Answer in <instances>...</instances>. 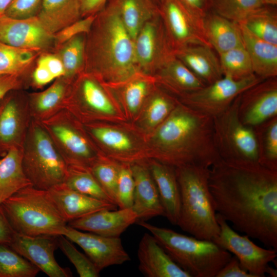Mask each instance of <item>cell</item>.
<instances>
[{"label":"cell","mask_w":277,"mask_h":277,"mask_svg":"<svg viewBox=\"0 0 277 277\" xmlns=\"http://www.w3.org/2000/svg\"><path fill=\"white\" fill-rule=\"evenodd\" d=\"M208 183L216 213L277 250V171L221 159L210 168Z\"/></svg>","instance_id":"6da1fadb"},{"label":"cell","mask_w":277,"mask_h":277,"mask_svg":"<svg viewBox=\"0 0 277 277\" xmlns=\"http://www.w3.org/2000/svg\"><path fill=\"white\" fill-rule=\"evenodd\" d=\"M153 141L163 163L210 168L221 160L213 137V117L177 103L156 128Z\"/></svg>","instance_id":"7a4b0ae2"},{"label":"cell","mask_w":277,"mask_h":277,"mask_svg":"<svg viewBox=\"0 0 277 277\" xmlns=\"http://www.w3.org/2000/svg\"><path fill=\"white\" fill-rule=\"evenodd\" d=\"M86 37L84 66L112 83H122L140 73L134 40L115 9L107 3L95 15Z\"/></svg>","instance_id":"3957f363"},{"label":"cell","mask_w":277,"mask_h":277,"mask_svg":"<svg viewBox=\"0 0 277 277\" xmlns=\"http://www.w3.org/2000/svg\"><path fill=\"white\" fill-rule=\"evenodd\" d=\"M175 168L181 195V212L177 224L196 238L212 240L220 226L208 179L210 168L187 165Z\"/></svg>","instance_id":"277c9868"},{"label":"cell","mask_w":277,"mask_h":277,"mask_svg":"<svg viewBox=\"0 0 277 277\" xmlns=\"http://www.w3.org/2000/svg\"><path fill=\"white\" fill-rule=\"evenodd\" d=\"M0 208L17 233L59 236L63 235L67 225L48 191L31 185L4 201Z\"/></svg>","instance_id":"5b68a950"},{"label":"cell","mask_w":277,"mask_h":277,"mask_svg":"<svg viewBox=\"0 0 277 277\" xmlns=\"http://www.w3.org/2000/svg\"><path fill=\"white\" fill-rule=\"evenodd\" d=\"M137 224L147 230L191 277H215L232 257L231 253L211 240L182 234L146 221Z\"/></svg>","instance_id":"8992f818"},{"label":"cell","mask_w":277,"mask_h":277,"mask_svg":"<svg viewBox=\"0 0 277 277\" xmlns=\"http://www.w3.org/2000/svg\"><path fill=\"white\" fill-rule=\"evenodd\" d=\"M22 165L31 185L44 190L63 183L68 168L50 136L37 126L32 128L29 135Z\"/></svg>","instance_id":"52a82bcc"},{"label":"cell","mask_w":277,"mask_h":277,"mask_svg":"<svg viewBox=\"0 0 277 277\" xmlns=\"http://www.w3.org/2000/svg\"><path fill=\"white\" fill-rule=\"evenodd\" d=\"M239 95L223 113L213 117V137L221 160L239 164L258 163L254 129L244 124L238 115Z\"/></svg>","instance_id":"ba28073f"},{"label":"cell","mask_w":277,"mask_h":277,"mask_svg":"<svg viewBox=\"0 0 277 277\" xmlns=\"http://www.w3.org/2000/svg\"><path fill=\"white\" fill-rule=\"evenodd\" d=\"M134 48L137 69L145 75H155L175 56V50L160 14L143 25L134 40Z\"/></svg>","instance_id":"9c48e42d"},{"label":"cell","mask_w":277,"mask_h":277,"mask_svg":"<svg viewBox=\"0 0 277 277\" xmlns=\"http://www.w3.org/2000/svg\"><path fill=\"white\" fill-rule=\"evenodd\" d=\"M262 80L255 74L240 80L223 76L198 90L181 96L182 103L213 117L225 111L243 91Z\"/></svg>","instance_id":"30bf717a"},{"label":"cell","mask_w":277,"mask_h":277,"mask_svg":"<svg viewBox=\"0 0 277 277\" xmlns=\"http://www.w3.org/2000/svg\"><path fill=\"white\" fill-rule=\"evenodd\" d=\"M220 226L219 234L212 241L219 246L233 253L241 266L253 277H264L269 263L277 257V250L261 247L249 239L232 229L228 222L216 213Z\"/></svg>","instance_id":"8fae6325"},{"label":"cell","mask_w":277,"mask_h":277,"mask_svg":"<svg viewBox=\"0 0 277 277\" xmlns=\"http://www.w3.org/2000/svg\"><path fill=\"white\" fill-rule=\"evenodd\" d=\"M159 7L160 15L175 50L192 45L210 46L205 36L203 19L180 0H163Z\"/></svg>","instance_id":"7c38bea8"},{"label":"cell","mask_w":277,"mask_h":277,"mask_svg":"<svg viewBox=\"0 0 277 277\" xmlns=\"http://www.w3.org/2000/svg\"><path fill=\"white\" fill-rule=\"evenodd\" d=\"M238 115L253 128L277 116V77L263 80L241 93Z\"/></svg>","instance_id":"4fadbf2b"},{"label":"cell","mask_w":277,"mask_h":277,"mask_svg":"<svg viewBox=\"0 0 277 277\" xmlns=\"http://www.w3.org/2000/svg\"><path fill=\"white\" fill-rule=\"evenodd\" d=\"M63 235L78 245L100 272L109 266L121 265L130 260L120 237L84 232L68 224Z\"/></svg>","instance_id":"5bb4252c"},{"label":"cell","mask_w":277,"mask_h":277,"mask_svg":"<svg viewBox=\"0 0 277 277\" xmlns=\"http://www.w3.org/2000/svg\"><path fill=\"white\" fill-rule=\"evenodd\" d=\"M57 236H31L14 232L8 246L49 277H69L70 271L62 267L54 258L58 246Z\"/></svg>","instance_id":"9a60e30c"},{"label":"cell","mask_w":277,"mask_h":277,"mask_svg":"<svg viewBox=\"0 0 277 277\" xmlns=\"http://www.w3.org/2000/svg\"><path fill=\"white\" fill-rule=\"evenodd\" d=\"M0 42L23 49L38 50L50 47L54 36L48 31L36 16L25 19L0 16Z\"/></svg>","instance_id":"2e32d148"},{"label":"cell","mask_w":277,"mask_h":277,"mask_svg":"<svg viewBox=\"0 0 277 277\" xmlns=\"http://www.w3.org/2000/svg\"><path fill=\"white\" fill-rule=\"evenodd\" d=\"M138 215L131 208L101 210L68 222L70 226L102 236L118 238L130 225L137 223Z\"/></svg>","instance_id":"e0dca14e"},{"label":"cell","mask_w":277,"mask_h":277,"mask_svg":"<svg viewBox=\"0 0 277 277\" xmlns=\"http://www.w3.org/2000/svg\"><path fill=\"white\" fill-rule=\"evenodd\" d=\"M140 271L147 277H191L165 251L151 233H145L137 249Z\"/></svg>","instance_id":"ac0fdd59"},{"label":"cell","mask_w":277,"mask_h":277,"mask_svg":"<svg viewBox=\"0 0 277 277\" xmlns=\"http://www.w3.org/2000/svg\"><path fill=\"white\" fill-rule=\"evenodd\" d=\"M62 216L67 222L94 212L117 209L116 204L75 191L64 183L48 190Z\"/></svg>","instance_id":"d6986e66"},{"label":"cell","mask_w":277,"mask_h":277,"mask_svg":"<svg viewBox=\"0 0 277 277\" xmlns=\"http://www.w3.org/2000/svg\"><path fill=\"white\" fill-rule=\"evenodd\" d=\"M130 166L134 181V195L131 208L138 215L137 222L164 216L158 190L149 167L140 164Z\"/></svg>","instance_id":"ffe728a7"},{"label":"cell","mask_w":277,"mask_h":277,"mask_svg":"<svg viewBox=\"0 0 277 277\" xmlns=\"http://www.w3.org/2000/svg\"><path fill=\"white\" fill-rule=\"evenodd\" d=\"M156 186L164 216L173 225H177L181 212V195L175 168L157 162L148 167Z\"/></svg>","instance_id":"44dd1931"},{"label":"cell","mask_w":277,"mask_h":277,"mask_svg":"<svg viewBox=\"0 0 277 277\" xmlns=\"http://www.w3.org/2000/svg\"><path fill=\"white\" fill-rule=\"evenodd\" d=\"M206 45H192L175 50V56L206 85L223 76L219 58Z\"/></svg>","instance_id":"7402d4cb"},{"label":"cell","mask_w":277,"mask_h":277,"mask_svg":"<svg viewBox=\"0 0 277 277\" xmlns=\"http://www.w3.org/2000/svg\"><path fill=\"white\" fill-rule=\"evenodd\" d=\"M203 25L207 41L219 54L244 45L237 23L211 10L203 17Z\"/></svg>","instance_id":"603a6c76"},{"label":"cell","mask_w":277,"mask_h":277,"mask_svg":"<svg viewBox=\"0 0 277 277\" xmlns=\"http://www.w3.org/2000/svg\"><path fill=\"white\" fill-rule=\"evenodd\" d=\"M239 24L254 73L263 80L277 77V45L257 37Z\"/></svg>","instance_id":"cb8c5ba5"},{"label":"cell","mask_w":277,"mask_h":277,"mask_svg":"<svg viewBox=\"0 0 277 277\" xmlns=\"http://www.w3.org/2000/svg\"><path fill=\"white\" fill-rule=\"evenodd\" d=\"M36 16L54 35L82 18L80 0H43Z\"/></svg>","instance_id":"d4e9b609"},{"label":"cell","mask_w":277,"mask_h":277,"mask_svg":"<svg viewBox=\"0 0 277 277\" xmlns=\"http://www.w3.org/2000/svg\"><path fill=\"white\" fill-rule=\"evenodd\" d=\"M107 3L115 9L133 40L147 22L160 14L154 0H108Z\"/></svg>","instance_id":"484cf974"},{"label":"cell","mask_w":277,"mask_h":277,"mask_svg":"<svg viewBox=\"0 0 277 277\" xmlns=\"http://www.w3.org/2000/svg\"><path fill=\"white\" fill-rule=\"evenodd\" d=\"M22 157L23 153L13 146L0 159V204L19 190L31 185L24 172Z\"/></svg>","instance_id":"4316f807"},{"label":"cell","mask_w":277,"mask_h":277,"mask_svg":"<svg viewBox=\"0 0 277 277\" xmlns=\"http://www.w3.org/2000/svg\"><path fill=\"white\" fill-rule=\"evenodd\" d=\"M155 75L162 84L181 96L194 92L206 85L175 56Z\"/></svg>","instance_id":"83f0119b"},{"label":"cell","mask_w":277,"mask_h":277,"mask_svg":"<svg viewBox=\"0 0 277 277\" xmlns=\"http://www.w3.org/2000/svg\"><path fill=\"white\" fill-rule=\"evenodd\" d=\"M276 6L263 5L249 14L242 22L257 37L277 45Z\"/></svg>","instance_id":"f1b7e54d"},{"label":"cell","mask_w":277,"mask_h":277,"mask_svg":"<svg viewBox=\"0 0 277 277\" xmlns=\"http://www.w3.org/2000/svg\"><path fill=\"white\" fill-rule=\"evenodd\" d=\"M253 128L258 144V163L277 171V116Z\"/></svg>","instance_id":"f546056e"},{"label":"cell","mask_w":277,"mask_h":277,"mask_svg":"<svg viewBox=\"0 0 277 277\" xmlns=\"http://www.w3.org/2000/svg\"><path fill=\"white\" fill-rule=\"evenodd\" d=\"M63 183L79 193L116 204L98 182L90 168L75 165H68Z\"/></svg>","instance_id":"4dcf8cb0"},{"label":"cell","mask_w":277,"mask_h":277,"mask_svg":"<svg viewBox=\"0 0 277 277\" xmlns=\"http://www.w3.org/2000/svg\"><path fill=\"white\" fill-rule=\"evenodd\" d=\"M51 128L57 141L72 157L78 161H87L92 157L87 142L72 127L60 123L53 125Z\"/></svg>","instance_id":"1f68e13d"},{"label":"cell","mask_w":277,"mask_h":277,"mask_svg":"<svg viewBox=\"0 0 277 277\" xmlns=\"http://www.w3.org/2000/svg\"><path fill=\"white\" fill-rule=\"evenodd\" d=\"M223 76L240 80L254 74L251 61L244 45L219 54Z\"/></svg>","instance_id":"d6a6232c"},{"label":"cell","mask_w":277,"mask_h":277,"mask_svg":"<svg viewBox=\"0 0 277 277\" xmlns=\"http://www.w3.org/2000/svg\"><path fill=\"white\" fill-rule=\"evenodd\" d=\"M39 271L8 245L0 244V277H34Z\"/></svg>","instance_id":"836d02e7"},{"label":"cell","mask_w":277,"mask_h":277,"mask_svg":"<svg viewBox=\"0 0 277 277\" xmlns=\"http://www.w3.org/2000/svg\"><path fill=\"white\" fill-rule=\"evenodd\" d=\"M35 51L13 47L0 42V75L16 76L31 63Z\"/></svg>","instance_id":"e575fe53"},{"label":"cell","mask_w":277,"mask_h":277,"mask_svg":"<svg viewBox=\"0 0 277 277\" xmlns=\"http://www.w3.org/2000/svg\"><path fill=\"white\" fill-rule=\"evenodd\" d=\"M21 116L15 101L10 100L3 105L0 112V145L13 147L21 130Z\"/></svg>","instance_id":"d590c367"},{"label":"cell","mask_w":277,"mask_h":277,"mask_svg":"<svg viewBox=\"0 0 277 277\" xmlns=\"http://www.w3.org/2000/svg\"><path fill=\"white\" fill-rule=\"evenodd\" d=\"M263 5L262 0H212L211 11L240 23Z\"/></svg>","instance_id":"8d00e7d4"},{"label":"cell","mask_w":277,"mask_h":277,"mask_svg":"<svg viewBox=\"0 0 277 277\" xmlns=\"http://www.w3.org/2000/svg\"><path fill=\"white\" fill-rule=\"evenodd\" d=\"M81 94L86 105L100 113L113 115L115 109L103 89L94 80L86 77L81 84Z\"/></svg>","instance_id":"74e56055"},{"label":"cell","mask_w":277,"mask_h":277,"mask_svg":"<svg viewBox=\"0 0 277 277\" xmlns=\"http://www.w3.org/2000/svg\"><path fill=\"white\" fill-rule=\"evenodd\" d=\"M86 34L76 35L65 42L60 53L66 76H71L84 67Z\"/></svg>","instance_id":"f35d334b"},{"label":"cell","mask_w":277,"mask_h":277,"mask_svg":"<svg viewBox=\"0 0 277 277\" xmlns=\"http://www.w3.org/2000/svg\"><path fill=\"white\" fill-rule=\"evenodd\" d=\"M163 91H157L149 100L144 114L146 124L152 128L158 127L170 114L177 103Z\"/></svg>","instance_id":"ab89813d"},{"label":"cell","mask_w":277,"mask_h":277,"mask_svg":"<svg viewBox=\"0 0 277 277\" xmlns=\"http://www.w3.org/2000/svg\"><path fill=\"white\" fill-rule=\"evenodd\" d=\"M58 246L73 265L80 277H98L100 271L90 259L79 251L64 235L57 236Z\"/></svg>","instance_id":"60d3db41"},{"label":"cell","mask_w":277,"mask_h":277,"mask_svg":"<svg viewBox=\"0 0 277 277\" xmlns=\"http://www.w3.org/2000/svg\"><path fill=\"white\" fill-rule=\"evenodd\" d=\"M137 74L125 82L123 91L125 104L132 113H136L140 109L150 88L149 81L140 76L136 77Z\"/></svg>","instance_id":"b9f144b4"},{"label":"cell","mask_w":277,"mask_h":277,"mask_svg":"<svg viewBox=\"0 0 277 277\" xmlns=\"http://www.w3.org/2000/svg\"><path fill=\"white\" fill-rule=\"evenodd\" d=\"M120 166L109 162H98L90 170L98 182L116 203V190Z\"/></svg>","instance_id":"7bdbcfd3"},{"label":"cell","mask_w":277,"mask_h":277,"mask_svg":"<svg viewBox=\"0 0 277 277\" xmlns=\"http://www.w3.org/2000/svg\"><path fill=\"white\" fill-rule=\"evenodd\" d=\"M134 195V181L131 166H120L116 190V203L120 209L132 208Z\"/></svg>","instance_id":"ee69618b"},{"label":"cell","mask_w":277,"mask_h":277,"mask_svg":"<svg viewBox=\"0 0 277 277\" xmlns=\"http://www.w3.org/2000/svg\"><path fill=\"white\" fill-rule=\"evenodd\" d=\"M91 132L101 143L113 150L126 151L132 148V142L130 137L118 130L97 127L92 129Z\"/></svg>","instance_id":"f6af8a7d"},{"label":"cell","mask_w":277,"mask_h":277,"mask_svg":"<svg viewBox=\"0 0 277 277\" xmlns=\"http://www.w3.org/2000/svg\"><path fill=\"white\" fill-rule=\"evenodd\" d=\"M65 90L63 83L57 82L53 84L37 96L35 102L36 110L44 113L53 109L62 99Z\"/></svg>","instance_id":"bcb514c9"},{"label":"cell","mask_w":277,"mask_h":277,"mask_svg":"<svg viewBox=\"0 0 277 277\" xmlns=\"http://www.w3.org/2000/svg\"><path fill=\"white\" fill-rule=\"evenodd\" d=\"M43 0H13L4 14L17 19H25L36 16Z\"/></svg>","instance_id":"7dc6e473"},{"label":"cell","mask_w":277,"mask_h":277,"mask_svg":"<svg viewBox=\"0 0 277 277\" xmlns=\"http://www.w3.org/2000/svg\"><path fill=\"white\" fill-rule=\"evenodd\" d=\"M96 15L82 17L55 33L54 42L64 44L72 37L82 34H87L92 26Z\"/></svg>","instance_id":"c3c4849f"},{"label":"cell","mask_w":277,"mask_h":277,"mask_svg":"<svg viewBox=\"0 0 277 277\" xmlns=\"http://www.w3.org/2000/svg\"><path fill=\"white\" fill-rule=\"evenodd\" d=\"M215 277H253L241 265L236 256L230 260L220 269Z\"/></svg>","instance_id":"681fc988"},{"label":"cell","mask_w":277,"mask_h":277,"mask_svg":"<svg viewBox=\"0 0 277 277\" xmlns=\"http://www.w3.org/2000/svg\"><path fill=\"white\" fill-rule=\"evenodd\" d=\"M37 62L44 65L54 78L65 74L62 61L60 57L55 55L51 54H44L39 57Z\"/></svg>","instance_id":"f907efd6"},{"label":"cell","mask_w":277,"mask_h":277,"mask_svg":"<svg viewBox=\"0 0 277 277\" xmlns=\"http://www.w3.org/2000/svg\"><path fill=\"white\" fill-rule=\"evenodd\" d=\"M198 17H203L211 10L212 0H180Z\"/></svg>","instance_id":"816d5d0a"},{"label":"cell","mask_w":277,"mask_h":277,"mask_svg":"<svg viewBox=\"0 0 277 277\" xmlns=\"http://www.w3.org/2000/svg\"><path fill=\"white\" fill-rule=\"evenodd\" d=\"M108 0H80L82 17L96 15L106 5Z\"/></svg>","instance_id":"f5cc1de1"},{"label":"cell","mask_w":277,"mask_h":277,"mask_svg":"<svg viewBox=\"0 0 277 277\" xmlns=\"http://www.w3.org/2000/svg\"><path fill=\"white\" fill-rule=\"evenodd\" d=\"M33 79L36 85L41 86L50 83L55 78L44 65L37 62L33 74Z\"/></svg>","instance_id":"db71d44e"},{"label":"cell","mask_w":277,"mask_h":277,"mask_svg":"<svg viewBox=\"0 0 277 277\" xmlns=\"http://www.w3.org/2000/svg\"><path fill=\"white\" fill-rule=\"evenodd\" d=\"M14 233L0 208V244L9 245Z\"/></svg>","instance_id":"11a10c76"},{"label":"cell","mask_w":277,"mask_h":277,"mask_svg":"<svg viewBox=\"0 0 277 277\" xmlns=\"http://www.w3.org/2000/svg\"><path fill=\"white\" fill-rule=\"evenodd\" d=\"M17 85L16 75H0V100Z\"/></svg>","instance_id":"9f6ffc18"},{"label":"cell","mask_w":277,"mask_h":277,"mask_svg":"<svg viewBox=\"0 0 277 277\" xmlns=\"http://www.w3.org/2000/svg\"><path fill=\"white\" fill-rule=\"evenodd\" d=\"M13 0H0V16L4 14L5 12Z\"/></svg>","instance_id":"6f0895ef"},{"label":"cell","mask_w":277,"mask_h":277,"mask_svg":"<svg viewBox=\"0 0 277 277\" xmlns=\"http://www.w3.org/2000/svg\"><path fill=\"white\" fill-rule=\"evenodd\" d=\"M269 274L271 277L277 276V269L270 267L269 265L267 267L266 270V274Z\"/></svg>","instance_id":"680465c9"},{"label":"cell","mask_w":277,"mask_h":277,"mask_svg":"<svg viewBox=\"0 0 277 277\" xmlns=\"http://www.w3.org/2000/svg\"><path fill=\"white\" fill-rule=\"evenodd\" d=\"M264 5L276 6L277 0H262Z\"/></svg>","instance_id":"91938a15"},{"label":"cell","mask_w":277,"mask_h":277,"mask_svg":"<svg viewBox=\"0 0 277 277\" xmlns=\"http://www.w3.org/2000/svg\"><path fill=\"white\" fill-rule=\"evenodd\" d=\"M155 3L159 5L161 4V3L162 2L163 0H154Z\"/></svg>","instance_id":"94428289"},{"label":"cell","mask_w":277,"mask_h":277,"mask_svg":"<svg viewBox=\"0 0 277 277\" xmlns=\"http://www.w3.org/2000/svg\"><path fill=\"white\" fill-rule=\"evenodd\" d=\"M3 107V105H2V106H0V112L2 109Z\"/></svg>","instance_id":"6125c7cd"}]
</instances>
